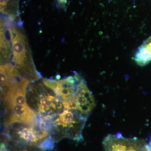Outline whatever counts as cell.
Segmentation results:
<instances>
[{
	"label": "cell",
	"instance_id": "1",
	"mask_svg": "<svg viewBox=\"0 0 151 151\" xmlns=\"http://www.w3.org/2000/svg\"><path fill=\"white\" fill-rule=\"evenodd\" d=\"M13 55L12 62L18 71L35 80L39 76L36 72L26 38L20 30L14 27L9 29Z\"/></svg>",
	"mask_w": 151,
	"mask_h": 151
},
{
	"label": "cell",
	"instance_id": "2",
	"mask_svg": "<svg viewBox=\"0 0 151 151\" xmlns=\"http://www.w3.org/2000/svg\"><path fill=\"white\" fill-rule=\"evenodd\" d=\"M10 113L5 121L6 127L14 123H22L31 125L36 118L35 113L28 105L14 104L7 108Z\"/></svg>",
	"mask_w": 151,
	"mask_h": 151
},
{
	"label": "cell",
	"instance_id": "3",
	"mask_svg": "<svg viewBox=\"0 0 151 151\" xmlns=\"http://www.w3.org/2000/svg\"><path fill=\"white\" fill-rule=\"evenodd\" d=\"M78 76V74H76L74 76H68L65 79L57 81V86L53 92L62 98L72 95L76 89Z\"/></svg>",
	"mask_w": 151,
	"mask_h": 151
},
{
	"label": "cell",
	"instance_id": "4",
	"mask_svg": "<svg viewBox=\"0 0 151 151\" xmlns=\"http://www.w3.org/2000/svg\"><path fill=\"white\" fill-rule=\"evenodd\" d=\"M133 59L141 66H145L151 62V36L139 47Z\"/></svg>",
	"mask_w": 151,
	"mask_h": 151
},
{
	"label": "cell",
	"instance_id": "5",
	"mask_svg": "<svg viewBox=\"0 0 151 151\" xmlns=\"http://www.w3.org/2000/svg\"><path fill=\"white\" fill-rule=\"evenodd\" d=\"M17 134L19 137L25 142L31 144H36L39 141L32 127L23 128L17 130Z\"/></svg>",
	"mask_w": 151,
	"mask_h": 151
},
{
	"label": "cell",
	"instance_id": "6",
	"mask_svg": "<svg viewBox=\"0 0 151 151\" xmlns=\"http://www.w3.org/2000/svg\"><path fill=\"white\" fill-rule=\"evenodd\" d=\"M74 93L72 95L62 98L63 105V107L66 110H77L80 111L79 105L76 100Z\"/></svg>",
	"mask_w": 151,
	"mask_h": 151
},
{
	"label": "cell",
	"instance_id": "7",
	"mask_svg": "<svg viewBox=\"0 0 151 151\" xmlns=\"http://www.w3.org/2000/svg\"><path fill=\"white\" fill-rule=\"evenodd\" d=\"M54 142L51 136H49L40 144L38 147L43 151H51L54 148Z\"/></svg>",
	"mask_w": 151,
	"mask_h": 151
},
{
	"label": "cell",
	"instance_id": "8",
	"mask_svg": "<svg viewBox=\"0 0 151 151\" xmlns=\"http://www.w3.org/2000/svg\"><path fill=\"white\" fill-rule=\"evenodd\" d=\"M10 0H1V12L4 13L6 10L7 5L9 1Z\"/></svg>",
	"mask_w": 151,
	"mask_h": 151
},
{
	"label": "cell",
	"instance_id": "9",
	"mask_svg": "<svg viewBox=\"0 0 151 151\" xmlns=\"http://www.w3.org/2000/svg\"><path fill=\"white\" fill-rule=\"evenodd\" d=\"M1 151H9L7 149L5 144L4 143H1Z\"/></svg>",
	"mask_w": 151,
	"mask_h": 151
},
{
	"label": "cell",
	"instance_id": "10",
	"mask_svg": "<svg viewBox=\"0 0 151 151\" xmlns=\"http://www.w3.org/2000/svg\"><path fill=\"white\" fill-rule=\"evenodd\" d=\"M60 6H64L67 2V0H57Z\"/></svg>",
	"mask_w": 151,
	"mask_h": 151
},
{
	"label": "cell",
	"instance_id": "11",
	"mask_svg": "<svg viewBox=\"0 0 151 151\" xmlns=\"http://www.w3.org/2000/svg\"><path fill=\"white\" fill-rule=\"evenodd\" d=\"M149 148H150V150L151 151V139L150 140V142H149V145H148Z\"/></svg>",
	"mask_w": 151,
	"mask_h": 151
},
{
	"label": "cell",
	"instance_id": "12",
	"mask_svg": "<svg viewBox=\"0 0 151 151\" xmlns=\"http://www.w3.org/2000/svg\"><path fill=\"white\" fill-rule=\"evenodd\" d=\"M27 151V150H22V151Z\"/></svg>",
	"mask_w": 151,
	"mask_h": 151
}]
</instances>
